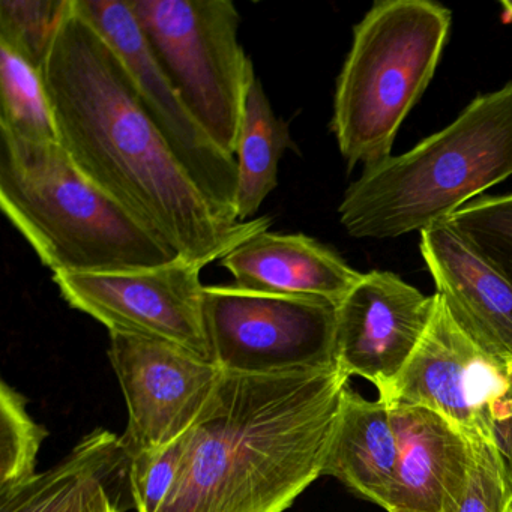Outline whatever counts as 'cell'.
<instances>
[{
  "label": "cell",
  "mask_w": 512,
  "mask_h": 512,
  "mask_svg": "<svg viewBox=\"0 0 512 512\" xmlns=\"http://www.w3.org/2000/svg\"><path fill=\"white\" fill-rule=\"evenodd\" d=\"M43 76L59 143L80 172L182 259L203 269L269 229L268 217L229 220L205 196L146 112L116 50L74 0Z\"/></svg>",
  "instance_id": "6da1fadb"
},
{
  "label": "cell",
  "mask_w": 512,
  "mask_h": 512,
  "mask_svg": "<svg viewBox=\"0 0 512 512\" xmlns=\"http://www.w3.org/2000/svg\"><path fill=\"white\" fill-rule=\"evenodd\" d=\"M349 377L224 374L158 512H284L323 475Z\"/></svg>",
  "instance_id": "7a4b0ae2"
},
{
  "label": "cell",
  "mask_w": 512,
  "mask_h": 512,
  "mask_svg": "<svg viewBox=\"0 0 512 512\" xmlns=\"http://www.w3.org/2000/svg\"><path fill=\"white\" fill-rule=\"evenodd\" d=\"M512 175V82L479 95L406 154L364 169L338 208L356 239L398 238L446 223Z\"/></svg>",
  "instance_id": "3957f363"
},
{
  "label": "cell",
  "mask_w": 512,
  "mask_h": 512,
  "mask_svg": "<svg viewBox=\"0 0 512 512\" xmlns=\"http://www.w3.org/2000/svg\"><path fill=\"white\" fill-rule=\"evenodd\" d=\"M0 206L53 275L152 268L181 257L86 178L59 142L0 130Z\"/></svg>",
  "instance_id": "277c9868"
},
{
  "label": "cell",
  "mask_w": 512,
  "mask_h": 512,
  "mask_svg": "<svg viewBox=\"0 0 512 512\" xmlns=\"http://www.w3.org/2000/svg\"><path fill=\"white\" fill-rule=\"evenodd\" d=\"M451 22V11L430 0H383L356 25L332 116L349 167L391 157L401 124L436 73Z\"/></svg>",
  "instance_id": "5b68a950"
},
{
  "label": "cell",
  "mask_w": 512,
  "mask_h": 512,
  "mask_svg": "<svg viewBox=\"0 0 512 512\" xmlns=\"http://www.w3.org/2000/svg\"><path fill=\"white\" fill-rule=\"evenodd\" d=\"M158 67L215 145L235 158L254 74L229 0H130Z\"/></svg>",
  "instance_id": "8992f818"
},
{
  "label": "cell",
  "mask_w": 512,
  "mask_h": 512,
  "mask_svg": "<svg viewBox=\"0 0 512 512\" xmlns=\"http://www.w3.org/2000/svg\"><path fill=\"white\" fill-rule=\"evenodd\" d=\"M212 362L226 374L277 376L337 368V305L232 286H205Z\"/></svg>",
  "instance_id": "52a82bcc"
},
{
  "label": "cell",
  "mask_w": 512,
  "mask_h": 512,
  "mask_svg": "<svg viewBox=\"0 0 512 512\" xmlns=\"http://www.w3.org/2000/svg\"><path fill=\"white\" fill-rule=\"evenodd\" d=\"M511 365L482 352L455 325L436 293L433 319L410 361L388 391L391 409L425 407L451 422L470 442L494 443L512 476Z\"/></svg>",
  "instance_id": "ba28073f"
},
{
  "label": "cell",
  "mask_w": 512,
  "mask_h": 512,
  "mask_svg": "<svg viewBox=\"0 0 512 512\" xmlns=\"http://www.w3.org/2000/svg\"><path fill=\"white\" fill-rule=\"evenodd\" d=\"M200 271L178 257L152 268L56 274L53 281L70 307L103 323L110 334L164 341L212 361Z\"/></svg>",
  "instance_id": "9c48e42d"
},
{
  "label": "cell",
  "mask_w": 512,
  "mask_h": 512,
  "mask_svg": "<svg viewBox=\"0 0 512 512\" xmlns=\"http://www.w3.org/2000/svg\"><path fill=\"white\" fill-rule=\"evenodd\" d=\"M77 10L116 50L133 77L146 112L179 163L229 220L236 217L238 163L221 151L164 76L131 10L130 0H74Z\"/></svg>",
  "instance_id": "30bf717a"
},
{
  "label": "cell",
  "mask_w": 512,
  "mask_h": 512,
  "mask_svg": "<svg viewBox=\"0 0 512 512\" xmlns=\"http://www.w3.org/2000/svg\"><path fill=\"white\" fill-rule=\"evenodd\" d=\"M109 359L127 401L121 440L128 457L184 436L226 374L175 344L134 335L110 334Z\"/></svg>",
  "instance_id": "8fae6325"
},
{
  "label": "cell",
  "mask_w": 512,
  "mask_h": 512,
  "mask_svg": "<svg viewBox=\"0 0 512 512\" xmlns=\"http://www.w3.org/2000/svg\"><path fill=\"white\" fill-rule=\"evenodd\" d=\"M425 296L392 272L371 271L337 307L335 358L344 376H359L379 395L400 376L433 319Z\"/></svg>",
  "instance_id": "7c38bea8"
},
{
  "label": "cell",
  "mask_w": 512,
  "mask_h": 512,
  "mask_svg": "<svg viewBox=\"0 0 512 512\" xmlns=\"http://www.w3.org/2000/svg\"><path fill=\"white\" fill-rule=\"evenodd\" d=\"M422 259L455 325L482 352L512 364V284L446 223L421 232Z\"/></svg>",
  "instance_id": "4fadbf2b"
},
{
  "label": "cell",
  "mask_w": 512,
  "mask_h": 512,
  "mask_svg": "<svg viewBox=\"0 0 512 512\" xmlns=\"http://www.w3.org/2000/svg\"><path fill=\"white\" fill-rule=\"evenodd\" d=\"M398 464L386 512H455L472 469V442L439 413L394 407Z\"/></svg>",
  "instance_id": "5bb4252c"
},
{
  "label": "cell",
  "mask_w": 512,
  "mask_h": 512,
  "mask_svg": "<svg viewBox=\"0 0 512 512\" xmlns=\"http://www.w3.org/2000/svg\"><path fill=\"white\" fill-rule=\"evenodd\" d=\"M236 286L340 305L362 275L337 253L302 233L262 230L221 259Z\"/></svg>",
  "instance_id": "9a60e30c"
},
{
  "label": "cell",
  "mask_w": 512,
  "mask_h": 512,
  "mask_svg": "<svg viewBox=\"0 0 512 512\" xmlns=\"http://www.w3.org/2000/svg\"><path fill=\"white\" fill-rule=\"evenodd\" d=\"M398 464V442L391 407L365 400L346 386L337 424L326 452L323 475L383 509L388 505Z\"/></svg>",
  "instance_id": "2e32d148"
},
{
  "label": "cell",
  "mask_w": 512,
  "mask_h": 512,
  "mask_svg": "<svg viewBox=\"0 0 512 512\" xmlns=\"http://www.w3.org/2000/svg\"><path fill=\"white\" fill-rule=\"evenodd\" d=\"M127 469L128 455L121 437L98 428L55 466L0 500V512H77L94 482H113V476Z\"/></svg>",
  "instance_id": "e0dca14e"
},
{
  "label": "cell",
  "mask_w": 512,
  "mask_h": 512,
  "mask_svg": "<svg viewBox=\"0 0 512 512\" xmlns=\"http://www.w3.org/2000/svg\"><path fill=\"white\" fill-rule=\"evenodd\" d=\"M293 148L289 124L275 115L256 73L250 79L239 127L235 158L238 163L236 217L241 223L254 220L266 197L277 188L278 166L287 149Z\"/></svg>",
  "instance_id": "ac0fdd59"
},
{
  "label": "cell",
  "mask_w": 512,
  "mask_h": 512,
  "mask_svg": "<svg viewBox=\"0 0 512 512\" xmlns=\"http://www.w3.org/2000/svg\"><path fill=\"white\" fill-rule=\"evenodd\" d=\"M0 130L37 142H59L43 70L0 44Z\"/></svg>",
  "instance_id": "d6986e66"
},
{
  "label": "cell",
  "mask_w": 512,
  "mask_h": 512,
  "mask_svg": "<svg viewBox=\"0 0 512 512\" xmlns=\"http://www.w3.org/2000/svg\"><path fill=\"white\" fill-rule=\"evenodd\" d=\"M49 430L28 412L26 398L7 382L0 386V500L28 484Z\"/></svg>",
  "instance_id": "ffe728a7"
},
{
  "label": "cell",
  "mask_w": 512,
  "mask_h": 512,
  "mask_svg": "<svg viewBox=\"0 0 512 512\" xmlns=\"http://www.w3.org/2000/svg\"><path fill=\"white\" fill-rule=\"evenodd\" d=\"M446 224L512 284V193L472 200Z\"/></svg>",
  "instance_id": "44dd1931"
},
{
  "label": "cell",
  "mask_w": 512,
  "mask_h": 512,
  "mask_svg": "<svg viewBox=\"0 0 512 512\" xmlns=\"http://www.w3.org/2000/svg\"><path fill=\"white\" fill-rule=\"evenodd\" d=\"M70 0H2L0 44L43 70Z\"/></svg>",
  "instance_id": "7402d4cb"
},
{
  "label": "cell",
  "mask_w": 512,
  "mask_h": 512,
  "mask_svg": "<svg viewBox=\"0 0 512 512\" xmlns=\"http://www.w3.org/2000/svg\"><path fill=\"white\" fill-rule=\"evenodd\" d=\"M188 431L169 445L128 457L127 478L137 512H158L169 496L187 451Z\"/></svg>",
  "instance_id": "603a6c76"
},
{
  "label": "cell",
  "mask_w": 512,
  "mask_h": 512,
  "mask_svg": "<svg viewBox=\"0 0 512 512\" xmlns=\"http://www.w3.org/2000/svg\"><path fill=\"white\" fill-rule=\"evenodd\" d=\"M469 482L455 512H508L512 502V476L494 443L472 442Z\"/></svg>",
  "instance_id": "cb8c5ba5"
},
{
  "label": "cell",
  "mask_w": 512,
  "mask_h": 512,
  "mask_svg": "<svg viewBox=\"0 0 512 512\" xmlns=\"http://www.w3.org/2000/svg\"><path fill=\"white\" fill-rule=\"evenodd\" d=\"M112 484L109 481L94 482L82 497L77 512H122L110 493Z\"/></svg>",
  "instance_id": "d4e9b609"
},
{
  "label": "cell",
  "mask_w": 512,
  "mask_h": 512,
  "mask_svg": "<svg viewBox=\"0 0 512 512\" xmlns=\"http://www.w3.org/2000/svg\"><path fill=\"white\" fill-rule=\"evenodd\" d=\"M500 5H502L503 10H505L506 16L512 20V2H502Z\"/></svg>",
  "instance_id": "484cf974"
},
{
  "label": "cell",
  "mask_w": 512,
  "mask_h": 512,
  "mask_svg": "<svg viewBox=\"0 0 512 512\" xmlns=\"http://www.w3.org/2000/svg\"><path fill=\"white\" fill-rule=\"evenodd\" d=\"M509 374H511V395H512V364H511V368H509Z\"/></svg>",
  "instance_id": "4316f807"
},
{
  "label": "cell",
  "mask_w": 512,
  "mask_h": 512,
  "mask_svg": "<svg viewBox=\"0 0 512 512\" xmlns=\"http://www.w3.org/2000/svg\"><path fill=\"white\" fill-rule=\"evenodd\" d=\"M508 512H512V502H511V506H509Z\"/></svg>",
  "instance_id": "83f0119b"
}]
</instances>
